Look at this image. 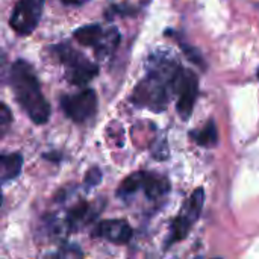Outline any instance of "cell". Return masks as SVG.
Instances as JSON below:
<instances>
[{
    "mask_svg": "<svg viewBox=\"0 0 259 259\" xmlns=\"http://www.w3.org/2000/svg\"><path fill=\"white\" fill-rule=\"evenodd\" d=\"M181 67L165 58H152L147 76L137 85L132 102L137 106L161 112L167 108L171 91H175L176 79Z\"/></svg>",
    "mask_w": 259,
    "mask_h": 259,
    "instance_id": "6da1fadb",
    "label": "cell"
},
{
    "mask_svg": "<svg viewBox=\"0 0 259 259\" xmlns=\"http://www.w3.org/2000/svg\"><path fill=\"white\" fill-rule=\"evenodd\" d=\"M11 88L15 100L35 124H44L50 118V105L46 100L33 68L18 59L11 70Z\"/></svg>",
    "mask_w": 259,
    "mask_h": 259,
    "instance_id": "7a4b0ae2",
    "label": "cell"
},
{
    "mask_svg": "<svg viewBox=\"0 0 259 259\" xmlns=\"http://www.w3.org/2000/svg\"><path fill=\"white\" fill-rule=\"evenodd\" d=\"M56 53L65 68V77L70 83L82 87L99 74V67L70 46H58Z\"/></svg>",
    "mask_w": 259,
    "mask_h": 259,
    "instance_id": "3957f363",
    "label": "cell"
},
{
    "mask_svg": "<svg viewBox=\"0 0 259 259\" xmlns=\"http://www.w3.org/2000/svg\"><path fill=\"white\" fill-rule=\"evenodd\" d=\"M73 35L82 46L93 47L100 59L111 56L120 42V32L117 27L102 29L97 24H90L79 27Z\"/></svg>",
    "mask_w": 259,
    "mask_h": 259,
    "instance_id": "277c9868",
    "label": "cell"
},
{
    "mask_svg": "<svg viewBox=\"0 0 259 259\" xmlns=\"http://www.w3.org/2000/svg\"><path fill=\"white\" fill-rule=\"evenodd\" d=\"M203 203H205V191H203V188H196L191 193V196L185 200V203L181 209V214L175 219L171 229H170V237H168L167 246L182 241L188 235L193 225L200 217Z\"/></svg>",
    "mask_w": 259,
    "mask_h": 259,
    "instance_id": "5b68a950",
    "label": "cell"
},
{
    "mask_svg": "<svg viewBox=\"0 0 259 259\" xmlns=\"http://www.w3.org/2000/svg\"><path fill=\"white\" fill-rule=\"evenodd\" d=\"M64 114L74 123H85L97 112V94L88 88L73 96H64L59 100Z\"/></svg>",
    "mask_w": 259,
    "mask_h": 259,
    "instance_id": "8992f818",
    "label": "cell"
},
{
    "mask_svg": "<svg viewBox=\"0 0 259 259\" xmlns=\"http://www.w3.org/2000/svg\"><path fill=\"white\" fill-rule=\"evenodd\" d=\"M44 0H18L9 18L11 27L18 35H30L39 23Z\"/></svg>",
    "mask_w": 259,
    "mask_h": 259,
    "instance_id": "52a82bcc",
    "label": "cell"
},
{
    "mask_svg": "<svg viewBox=\"0 0 259 259\" xmlns=\"http://www.w3.org/2000/svg\"><path fill=\"white\" fill-rule=\"evenodd\" d=\"M175 93H178V112L184 120H188L193 114L197 96H199V79L197 76L190 70H181L178 79Z\"/></svg>",
    "mask_w": 259,
    "mask_h": 259,
    "instance_id": "ba28073f",
    "label": "cell"
},
{
    "mask_svg": "<svg viewBox=\"0 0 259 259\" xmlns=\"http://www.w3.org/2000/svg\"><path fill=\"white\" fill-rule=\"evenodd\" d=\"M100 209L102 206L97 202L91 203L87 200H80L67 211L62 228H65L67 232H77L91 222H94L96 217L100 214Z\"/></svg>",
    "mask_w": 259,
    "mask_h": 259,
    "instance_id": "9c48e42d",
    "label": "cell"
},
{
    "mask_svg": "<svg viewBox=\"0 0 259 259\" xmlns=\"http://www.w3.org/2000/svg\"><path fill=\"white\" fill-rule=\"evenodd\" d=\"M93 237L109 241L112 244H127L134 237L132 226L121 219L102 220L96 225Z\"/></svg>",
    "mask_w": 259,
    "mask_h": 259,
    "instance_id": "30bf717a",
    "label": "cell"
},
{
    "mask_svg": "<svg viewBox=\"0 0 259 259\" xmlns=\"http://www.w3.org/2000/svg\"><path fill=\"white\" fill-rule=\"evenodd\" d=\"M140 191L146 194L147 199L150 200H158L164 197L170 191V182L167 178L159 176L156 173H149V171H141V185Z\"/></svg>",
    "mask_w": 259,
    "mask_h": 259,
    "instance_id": "8fae6325",
    "label": "cell"
},
{
    "mask_svg": "<svg viewBox=\"0 0 259 259\" xmlns=\"http://www.w3.org/2000/svg\"><path fill=\"white\" fill-rule=\"evenodd\" d=\"M21 168H23V156L20 153L0 155V184L18 178Z\"/></svg>",
    "mask_w": 259,
    "mask_h": 259,
    "instance_id": "7c38bea8",
    "label": "cell"
},
{
    "mask_svg": "<svg viewBox=\"0 0 259 259\" xmlns=\"http://www.w3.org/2000/svg\"><path fill=\"white\" fill-rule=\"evenodd\" d=\"M191 137L193 140L203 146V147H212L217 144V140H219V135H217V127H215V123L212 120H209L205 127H202L200 131H193L191 132Z\"/></svg>",
    "mask_w": 259,
    "mask_h": 259,
    "instance_id": "4fadbf2b",
    "label": "cell"
},
{
    "mask_svg": "<svg viewBox=\"0 0 259 259\" xmlns=\"http://www.w3.org/2000/svg\"><path fill=\"white\" fill-rule=\"evenodd\" d=\"M82 258V250L76 244H67L61 247L50 259H80Z\"/></svg>",
    "mask_w": 259,
    "mask_h": 259,
    "instance_id": "5bb4252c",
    "label": "cell"
},
{
    "mask_svg": "<svg viewBox=\"0 0 259 259\" xmlns=\"http://www.w3.org/2000/svg\"><path fill=\"white\" fill-rule=\"evenodd\" d=\"M11 124H12V112L3 102H0V138H3L8 134Z\"/></svg>",
    "mask_w": 259,
    "mask_h": 259,
    "instance_id": "9a60e30c",
    "label": "cell"
},
{
    "mask_svg": "<svg viewBox=\"0 0 259 259\" xmlns=\"http://www.w3.org/2000/svg\"><path fill=\"white\" fill-rule=\"evenodd\" d=\"M102 182V170L99 167H91L87 173H85V179L83 184L88 190L97 187Z\"/></svg>",
    "mask_w": 259,
    "mask_h": 259,
    "instance_id": "2e32d148",
    "label": "cell"
},
{
    "mask_svg": "<svg viewBox=\"0 0 259 259\" xmlns=\"http://www.w3.org/2000/svg\"><path fill=\"white\" fill-rule=\"evenodd\" d=\"M181 47H182V50H184V53L194 62V64H197V65H202L203 68H205V61H203V58H202V55H200V52H197L193 46H188V44H184V42H181Z\"/></svg>",
    "mask_w": 259,
    "mask_h": 259,
    "instance_id": "e0dca14e",
    "label": "cell"
},
{
    "mask_svg": "<svg viewBox=\"0 0 259 259\" xmlns=\"http://www.w3.org/2000/svg\"><path fill=\"white\" fill-rule=\"evenodd\" d=\"M85 2H88V0H62V3L68 5V6H79V5H83Z\"/></svg>",
    "mask_w": 259,
    "mask_h": 259,
    "instance_id": "ac0fdd59",
    "label": "cell"
},
{
    "mask_svg": "<svg viewBox=\"0 0 259 259\" xmlns=\"http://www.w3.org/2000/svg\"><path fill=\"white\" fill-rule=\"evenodd\" d=\"M0 206H2V191H0Z\"/></svg>",
    "mask_w": 259,
    "mask_h": 259,
    "instance_id": "d6986e66",
    "label": "cell"
},
{
    "mask_svg": "<svg viewBox=\"0 0 259 259\" xmlns=\"http://www.w3.org/2000/svg\"><path fill=\"white\" fill-rule=\"evenodd\" d=\"M258 77H259V68H258Z\"/></svg>",
    "mask_w": 259,
    "mask_h": 259,
    "instance_id": "ffe728a7",
    "label": "cell"
},
{
    "mask_svg": "<svg viewBox=\"0 0 259 259\" xmlns=\"http://www.w3.org/2000/svg\"><path fill=\"white\" fill-rule=\"evenodd\" d=\"M214 259H220V258H214Z\"/></svg>",
    "mask_w": 259,
    "mask_h": 259,
    "instance_id": "44dd1931",
    "label": "cell"
}]
</instances>
